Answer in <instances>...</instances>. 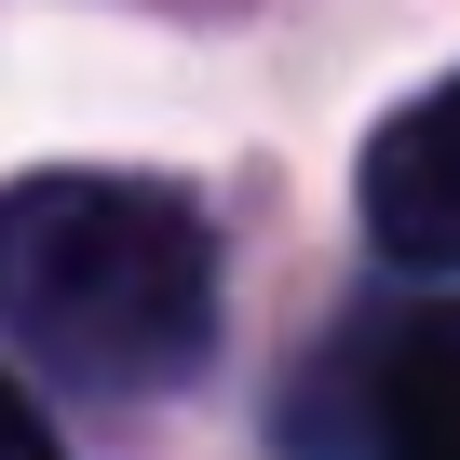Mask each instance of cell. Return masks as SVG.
I'll return each instance as SVG.
<instances>
[{"instance_id": "obj_2", "label": "cell", "mask_w": 460, "mask_h": 460, "mask_svg": "<svg viewBox=\"0 0 460 460\" xmlns=\"http://www.w3.org/2000/svg\"><path fill=\"white\" fill-rule=\"evenodd\" d=\"M366 230L393 271H460V68L406 95L366 149Z\"/></svg>"}, {"instance_id": "obj_1", "label": "cell", "mask_w": 460, "mask_h": 460, "mask_svg": "<svg viewBox=\"0 0 460 460\" xmlns=\"http://www.w3.org/2000/svg\"><path fill=\"white\" fill-rule=\"evenodd\" d=\"M0 339L82 393H163L217 339V230L163 176H14L0 190Z\"/></svg>"}, {"instance_id": "obj_4", "label": "cell", "mask_w": 460, "mask_h": 460, "mask_svg": "<svg viewBox=\"0 0 460 460\" xmlns=\"http://www.w3.org/2000/svg\"><path fill=\"white\" fill-rule=\"evenodd\" d=\"M0 460H68V447H55V420H41L14 379H0Z\"/></svg>"}, {"instance_id": "obj_3", "label": "cell", "mask_w": 460, "mask_h": 460, "mask_svg": "<svg viewBox=\"0 0 460 460\" xmlns=\"http://www.w3.org/2000/svg\"><path fill=\"white\" fill-rule=\"evenodd\" d=\"M379 460H460V298L379 339Z\"/></svg>"}]
</instances>
